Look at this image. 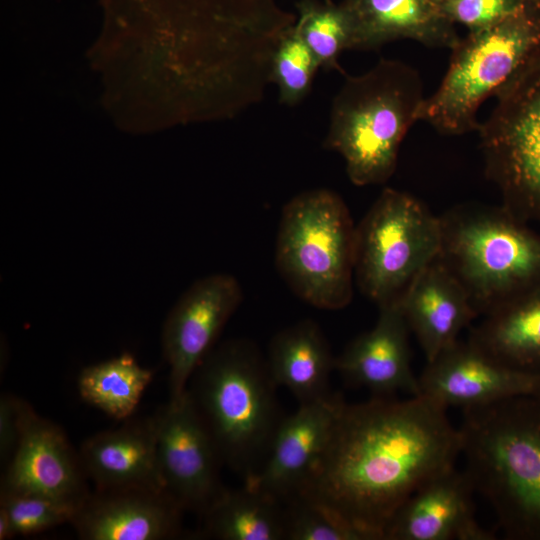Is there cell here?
I'll list each match as a JSON object with an SVG mask.
<instances>
[{"instance_id": "cell-1", "label": "cell", "mask_w": 540, "mask_h": 540, "mask_svg": "<svg viewBox=\"0 0 540 540\" xmlns=\"http://www.w3.org/2000/svg\"><path fill=\"white\" fill-rule=\"evenodd\" d=\"M460 450L447 409L424 396L343 401L327 447L292 498L321 503L370 540H382L397 508L427 480L456 466Z\"/></svg>"}, {"instance_id": "cell-2", "label": "cell", "mask_w": 540, "mask_h": 540, "mask_svg": "<svg viewBox=\"0 0 540 540\" xmlns=\"http://www.w3.org/2000/svg\"><path fill=\"white\" fill-rule=\"evenodd\" d=\"M460 456L509 540H540V392L462 410Z\"/></svg>"}, {"instance_id": "cell-3", "label": "cell", "mask_w": 540, "mask_h": 540, "mask_svg": "<svg viewBox=\"0 0 540 540\" xmlns=\"http://www.w3.org/2000/svg\"><path fill=\"white\" fill-rule=\"evenodd\" d=\"M276 389L266 358L246 339L214 347L188 382L223 465L245 480L263 464L283 418Z\"/></svg>"}, {"instance_id": "cell-4", "label": "cell", "mask_w": 540, "mask_h": 540, "mask_svg": "<svg viewBox=\"0 0 540 540\" xmlns=\"http://www.w3.org/2000/svg\"><path fill=\"white\" fill-rule=\"evenodd\" d=\"M425 98L420 75L400 60L382 58L361 75H345L323 146L343 157L354 185L383 184L395 172L404 137L420 121Z\"/></svg>"}, {"instance_id": "cell-5", "label": "cell", "mask_w": 540, "mask_h": 540, "mask_svg": "<svg viewBox=\"0 0 540 540\" xmlns=\"http://www.w3.org/2000/svg\"><path fill=\"white\" fill-rule=\"evenodd\" d=\"M438 259L485 316L540 288V232L504 206L465 203L440 216Z\"/></svg>"}, {"instance_id": "cell-6", "label": "cell", "mask_w": 540, "mask_h": 540, "mask_svg": "<svg viewBox=\"0 0 540 540\" xmlns=\"http://www.w3.org/2000/svg\"><path fill=\"white\" fill-rule=\"evenodd\" d=\"M451 51L438 89L424 100L420 121L457 136L477 131L482 103L540 65V10L468 31Z\"/></svg>"}, {"instance_id": "cell-7", "label": "cell", "mask_w": 540, "mask_h": 540, "mask_svg": "<svg viewBox=\"0 0 540 540\" xmlns=\"http://www.w3.org/2000/svg\"><path fill=\"white\" fill-rule=\"evenodd\" d=\"M355 231L345 202L334 191L307 190L286 203L277 231L275 263L296 296L324 310L350 304Z\"/></svg>"}, {"instance_id": "cell-8", "label": "cell", "mask_w": 540, "mask_h": 540, "mask_svg": "<svg viewBox=\"0 0 540 540\" xmlns=\"http://www.w3.org/2000/svg\"><path fill=\"white\" fill-rule=\"evenodd\" d=\"M440 249V216L414 196L385 188L356 226L355 282L379 308L400 303Z\"/></svg>"}, {"instance_id": "cell-9", "label": "cell", "mask_w": 540, "mask_h": 540, "mask_svg": "<svg viewBox=\"0 0 540 540\" xmlns=\"http://www.w3.org/2000/svg\"><path fill=\"white\" fill-rule=\"evenodd\" d=\"M477 132L502 206L540 226V65L497 97Z\"/></svg>"}, {"instance_id": "cell-10", "label": "cell", "mask_w": 540, "mask_h": 540, "mask_svg": "<svg viewBox=\"0 0 540 540\" xmlns=\"http://www.w3.org/2000/svg\"><path fill=\"white\" fill-rule=\"evenodd\" d=\"M153 416L163 489L185 512L201 516L225 489L216 445L187 391L170 398Z\"/></svg>"}, {"instance_id": "cell-11", "label": "cell", "mask_w": 540, "mask_h": 540, "mask_svg": "<svg viewBox=\"0 0 540 540\" xmlns=\"http://www.w3.org/2000/svg\"><path fill=\"white\" fill-rule=\"evenodd\" d=\"M243 299L238 280L225 273L196 280L169 311L161 343L169 366L170 398L181 396Z\"/></svg>"}, {"instance_id": "cell-12", "label": "cell", "mask_w": 540, "mask_h": 540, "mask_svg": "<svg viewBox=\"0 0 540 540\" xmlns=\"http://www.w3.org/2000/svg\"><path fill=\"white\" fill-rule=\"evenodd\" d=\"M79 454L64 431L19 403V437L6 464L0 493L35 494L80 503L89 493Z\"/></svg>"}, {"instance_id": "cell-13", "label": "cell", "mask_w": 540, "mask_h": 540, "mask_svg": "<svg viewBox=\"0 0 540 540\" xmlns=\"http://www.w3.org/2000/svg\"><path fill=\"white\" fill-rule=\"evenodd\" d=\"M419 395L461 410L540 392V374L511 368L469 340L456 341L418 376Z\"/></svg>"}, {"instance_id": "cell-14", "label": "cell", "mask_w": 540, "mask_h": 540, "mask_svg": "<svg viewBox=\"0 0 540 540\" xmlns=\"http://www.w3.org/2000/svg\"><path fill=\"white\" fill-rule=\"evenodd\" d=\"M475 490L464 470L449 468L423 483L394 512L382 540H493L475 518Z\"/></svg>"}, {"instance_id": "cell-15", "label": "cell", "mask_w": 540, "mask_h": 540, "mask_svg": "<svg viewBox=\"0 0 540 540\" xmlns=\"http://www.w3.org/2000/svg\"><path fill=\"white\" fill-rule=\"evenodd\" d=\"M184 512L165 491L95 488L71 524L82 540H167L181 535Z\"/></svg>"}, {"instance_id": "cell-16", "label": "cell", "mask_w": 540, "mask_h": 540, "mask_svg": "<svg viewBox=\"0 0 540 540\" xmlns=\"http://www.w3.org/2000/svg\"><path fill=\"white\" fill-rule=\"evenodd\" d=\"M343 400L336 396L299 405L283 417L259 470L245 484L281 502L303 486L329 442Z\"/></svg>"}, {"instance_id": "cell-17", "label": "cell", "mask_w": 540, "mask_h": 540, "mask_svg": "<svg viewBox=\"0 0 540 540\" xmlns=\"http://www.w3.org/2000/svg\"><path fill=\"white\" fill-rule=\"evenodd\" d=\"M410 334L400 303L380 307L374 327L345 347L336 357L335 370L375 397L419 395L418 376L411 368Z\"/></svg>"}, {"instance_id": "cell-18", "label": "cell", "mask_w": 540, "mask_h": 540, "mask_svg": "<svg viewBox=\"0 0 540 540\" xmlns=\"http://www.w3.org/2000/svg\"><path fill=\"white\" fill-rule=\"evenodd\" d=\"M83 470L96 489L164 491L157 462L153 414L86 439L79 450Z\"/></svg>"}, {"instance_id": "cell-19", "label": "cell", "mask_w": 540, "mask_h": 540, "mask_svg": "<svg viewBox=\"0 0 540 540\" xmlns=\"http://www.w3.org/2000/svg\"><path fill=\"white\" fill-rule=\"evenodd\" d=\"M400 306L426 362L458 341L479 316L463 286L438 258L410 286Z\"/></svg>"}, {"instance_id": "cell-20", "label": "cell", "mask_w": 540, "mask_h": 540, "mask_svg": "<svg viewBox=\"0 0 540 540\" xmlns=\"http://www.w3.org/2000/svg\"><path fill=\"white\" fill-rule=\"evenodd\" d=\"M353 50H376L400 39L452 49L460 40L456 25L430 0H347Z\"/></svg>"}, {"instance_id": "cell-21", "label": "cell", "mask_w": 540, "mask_h": 540, "mask_svg": "<svg viewBox=\"0 0 540 540\" xmlns=\"http://www.w3.org/2000/svg\"><path fill=\"white\" fill-rule=\"evenodd\" d=\"M335 360L321 328L309 319L276 333L266 357L275 385L289 390L300 405L331 396L329 378Z\"/></svg>"}, {"instance_id": "cell-22", "label": "cell", "mask_w": 540, "mask_h": 540, "mask_svg": "<svg viewBox=\"0 0 540 540\" xmlns=\"http://www.w3.org/2000/svg\"><path fill=\"white\" fill-rule=\"evenodd\" d=\"M483 317L468 340L511 368L540 374V288Z\"/></svg>"}, {"instance_id": "cell-23", "label": "cell", "mask_w": 540, "mask_h": 540, "mask_svg": "<svg viewBox=\"0 0 540 540\" xmlns=\"http://www.w3.org/2000/svg\"><path fill=\"white\" fill-rule=\"evenodd\" d=\"M201 517L203 538L285 540V504L246 484L225 488Z\"/></svg>"}, {"instance_id": "cell-24", "label": "cell", "mask_w": 540, "mask_h": 540, "mask_svg": "<svg viewBox=\"0 0 540 540\" xmlns=\"http://www.w3.org/2000/svg\"><path fill=\"white\" fill-rule=\"evenodd\" d=\"M152 378L151 370L123 352L83 368L77 387L84 401L112 418L124 420L134 413Z\"/></svg>"}, {"instance_id": "cell-25", "label": "cell", "mask_w": 540, "mask_h": 540, "mask_svg": "<svg viewBox=\"0 0 540 540\" xmlns=\"http://www.w3.org/2000/svg\"><path fill=\"white\" fill-rule=\"evenodd\" d=\"M305 44L317 58L320 68L342 72L338 60L343 51L354 45L353 26L344 6L308 5L295 24Z\"/></svg>"}, {"instance_id": "cell-26", "label": "cell", "mask_w": 540, "mask_h": 540, "mask_svg": "<svg viewBox=\"0 0 540 540\" xmlns=\"http://www.w3.org/2000/svg\"><path fill=\"white\" fill-rule=\"evenodd\" d=\"M320 64L298 31L293 28L280 40L273 54L270 82L276 84L279 102L295 106L311 91Z\"/></svg>"}, {"instance_id": "cell-27", "label": "cell", "mask_w": 540, "mask_h": 540, "mask_svg": "<svg viewBox=\"0 0 540 540\" xmlns=\"http://www.w3.org/2000/svg\"><path fill=\"white\" fill-rule=\"evenodd\" d=\"M285 504V540H370L343 516L316 501L294 497Z\"/></svg>"}, {"instance_id": "cell-28", "label": "cell", "mask_w": 540, "mask_h": 540, "mask_svg": "<svg viewBox=\"0 0 540 540\" xmlns=\"http://www.w3.org/2000/svg\"><path fill=\"white\" fill-rule=\"evenodd\" d=\"M79 504L35 494L0 493V508L7 513L15 536L71 523Z\"/></svg>"}, {"instance_id": "cell-29", "label": "cell", "mask_w": 540, "mask_h": 540, "mask_svg": "<svg viewBox=\"0 0 540 540\" xmlns=\"http://www.w3.org/2000/svg\"><path fill=\"white\" fill-rule=\"evenodd\" d=\"M536 10L540 0H453L443 12L455 25L474 31Z\"/></svg>"}, {"instance_id": "cell-30", "label": "cell", "mask_w": 540, "mask_h": 540, "mask_svg": "<svg viewBox=\"0 0 540 540\" xmlns=\"http://www.w3.org/2000/svg\"><path fill=\"white\" fill-rule=\"evenodd\" d=\"M20 398L4 394L0 399V458L6 465L11 459L19 437Z\"/></svg>"}, {"instance_id": "cell-31", "label": "cell", "mask_w": 540, "mask_h": 540, "mask_svg": "<svg viewBox=\"0 0 540 540\" xmlns=\"http://www.w3.org/2000/svg\"><path fill=\"white\" fill-rule=\"evenodd\" d=\"M15 537L7 513L0 508V540H7Z\"/></svg>"}, {"instance_id": "cell-32", "label": "cell", "mask_w": 540, "mask_h": 540, "mask_svg": "<svg viewBox=\"0 0 540 540\" xmlns=\"http://www.w3.org/2000/svg\"><path fill=\"white\" fill-rule=\"evenodd\" d=\"M430 1L443 10L444 7L450 4L453 0H430Z\"/></svg>"}]
</instances>
